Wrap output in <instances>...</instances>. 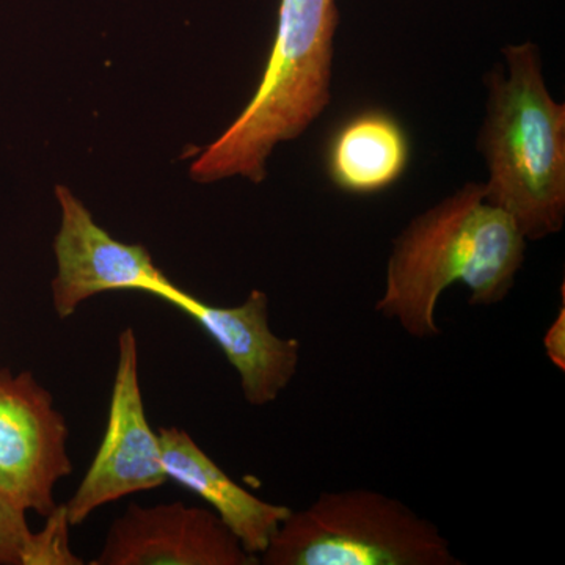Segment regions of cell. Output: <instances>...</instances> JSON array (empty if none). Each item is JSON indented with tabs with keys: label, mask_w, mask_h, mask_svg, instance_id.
<instances>
[{
	"label": "cell",
	"mask_w": 565,
	"mask_h": 565,
	"mask_svg": "<svg viewBox=\"0 0 565 565\" xmlns=\"http://www.w3.org/2000/svg\"><path fill=\"white\" fill-rule=\"evenodd\" d=\"M407 161V137L399 122L382 111H367L337 134L329 169L344 191L371 193L399 180Z\"/></svg>",
	"instance_id": "11"
},
{
	"label": "cell",
	"mask_w": 565,
	"mask_h": 565,
	"mask_svg": "<svg viewBox=\"0 0 565 565\" xmlns=\"http://www.w3.org/2000/svg\"><path fill=\"white\" fill-rule=\"evenodd\" d=\"M259 564L460 565L433 520L371 489L323 492L289 512Z\"/></svg>",
	"instance_id": "4"
},
{
	"label": "cell",
	"mask_w": 565,
	"mask_h": 565,
	"mask_svg": "<svg viewBox=\"0 0 565 565\" xmlns=\"http://www.w3.org/2000/svg\"><path fill=\"white\" fill-rule=\"evenodd\" d=\"M337 25L334 0H281L262 84L233 125L196 156L193 181L266 178L274 148L297 139L329 106Z\"/></svg>",
	"instance_id": "3"
},
{
	"label": "cell",
	"mask_w": 565,
	"mask_h": 565,
	"mask_svg": "<svg viewBox=\"0 0 565 565\" xmlns=\"http://www.w3.org/2000/svg\"><path fill=\"white\" fill-rule=\"evenodd\" d=\"M563 303L557 311L555 321L546 329L544 334V349L550 362L555 364L557 370L565 371V286L561 288Z\"/></svg>",
	"instance_id": "14"
},
{
	"label": "cell",
	"mask_w": 565,
	"mask_h": 565,
	"mask_svg": "<svg viewBox=\"0 0 565 565\" xmlns=\"http://www.w3.org/2000/svg\"><path fill=\"white\" fill-rule=\"evenodd\" d=\"M170 305L199 323L222 349L253 407L275 403L296 377L302 344L274 332L266 292L253 289L237 307H214L182 291Z\"/></svg>",
	"instance_id": "9"
},
{
	"label": "cell",
	"mask_w": 565,
	"mask_h": 565,
	"mask_svg": "<svg viewBox=\"0 0 565 565\" xmlns=\"http://www.w3.org/2000/svg\"><path fill=\"white\" fill-rule=\"evenodd\" d=\"M158 434L169 481L203 498L245 552L259 559L291 508L264 501L237 484L185 430L163 427Z\"/></svg>",
	"instance_id": "10"
},
{
	"label": "cell",
	"mask_w": 565,
	"mask_h": 565,
	"mask_svg": "<svg viewBox=\"0 0 565 565\" xmlns=\"http://www.w3.org/2000/svg\"><path fill=\"white\" fill-rule=\"evenodd\" d=\"M169 481L161 441L148 423L139 382V345L131 327L118 338V364L109 422L95 460L65 504L70 525L84 523L104 504L158 489Z\"/></svg>",
	"instance_id": "5"
},
{
	"label": "cell",
	"mask_w": 565,
	"mask_h": 565,
	"mask_svg": "<svg viewBox=\"0 0 565 565\" xmlns=\"http://www.w3.org/2000/svg\"><path fill=\"white\" fill-rule=\"evenodd\" d=\"M61 228L54 237L57 274L52 305L58 318H71L85 300L109 291H140L172 303L181 292L140 244L114 239L66 185L55 188Z\"/></svg>",
	"instance_id": "7"
},
{
	"label": "cell",
	"mask_w": 565,
	"mask_h": 565,
	"mask_svg": "<svg viewBox=\"0 0 565 565\" xmlns=\"http://www.w3.org/2000/svg\"><path fill=\"white\" fill-rule=\"evenodd\" d=\"M504 61L490 74L479 136L489 167L486 199L526 241H541L565 221V106L550 95L533 43L505 47Z\"/></svg>",
	"instance_id": "2"
},
{
	"label": "cell",
	"mask_w": 565,
	"mask_h": 565,
	"mask_svg": "<svg viewBox=\"0 0 565 565\" xmlns=\"http://www.w3.org/2000/svg\"><path fill=\"white\" fill-rule=\"evenodd\" d=\"M526 239L515 222L468 182L408 223L394 239L385 286L374 310L415 340L440 337L437 307L449 286L462 282L468 303L503 302L525 262Z\"/></svg>",
	"instance_id": "1"
},
{
	"label": "cell",
	"mask_w": 565,
	"mask_h": 565,
	"mask_svg": "<svg viewBox=\"0 0 565 565\" xmlns=\"http://www.w3.org/2000/svg\"><path fill=\"white\" fill-rule=\"evenodd\" d=\"M68 424L32 373L0 370V493L24 512L47 516L54 489L73 471Z\"/></svg>",
	"instance_id": "6"
},
{
	"label": "cell",
	"mask_w": 565,
	"mask_h": 565,
	"mask_svg": "<svg viewBox=\"0 0 565 565\" xmlns=\"http://www.w3.org/2000/svg\"><path fill=\"white\" fill-rule=\"evenodd\" d=\"M32 535L25 512L0 493V565H25Z\"/></svg>",
	"instance_id": "13"
},
{
	"label": "cell",
	"mask_w": 565,
	"mask_h": 565,
	"mask_svg": "<svg viewBox=\"0 0 565 565\" xmlns=\"http://www.w3.org/2000/svg\"><path fill=\"white\" fill-rule=\"evenodd\" d=\"M93 565H255L214 511L182 503L131 504Z\"/></svg>",
	"instance_id": "8"
},
{
	"label": "cell",
	"mask_w": 565,
	"mask_h": 565,
	"mask_svg": "<svg viewBox=\"0 0 565 565\" xmlns=\"http://www.w3.org/2000/svg\"><path fill=\"white\" fill-rule=\"evenodd\" d=\"M46 526L33 533L25 565H79L81 557L70 548V520L65 505H57L46 516Z\"/></svg>",
	"instance_id": "12"
}]
</instances>
